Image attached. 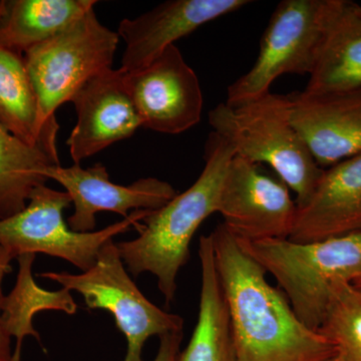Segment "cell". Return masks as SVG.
Here are the masks:
<instances>
[{
  "label": "cell",
  "mask_w": 361,
  "mask_h": 361,
  "mask_svg": "<svg viewBox=\"0 0 361 361\" xmlns=\"http://www.w3.org/2000/svg\"><path fill=\"white\" fill-rule=\"evenodd\" d=\"M216 270L237 361H329L332 344L297 317L282 292L239 240L220 224L211 233Z\"/></svg>",
  "instance_id": "1"
},
{
  "label": "cell",
  "mask_w": 361,
  "mask_h": 361,
  "mask_svg": "<svg viewBox=\"0 0 361 361\" xmlns=\"http://www.w3.org/2000/svg\"><path fill=\"white\" fill-rule=\"evenodd\" d=\"M235 156L223 137L211 133L206 142L205 166L198 179L159 210L142 220L139 236L116 243L130 274L155 275L166 305L174 300L178 275L190 257V244L202 223L218 212L221 187Z\"/></svg>",
  "instance_id": "2"
},
{
  "label": "cell",
  "mask_w": 361,
  "mask_h": 361,
  "mask_svg": "<svg viewBox=\"0 0 361 361\" xmlns=\"http://www.w3.org/2000/svg\"><path fill=\"white\" fill-rule=\"evenodd\" d=\"M291 106L292 94L268 92L239 106L218 104L209 113V123L235 156L269 165L296 194V205L300 207L310 200L324 169L294 129Z\"/></svg>",
  "instance_id": "3"
},
{
  "label": "cell",
  "mask_w": 361,
  "mask_h": 361,
  "mask_svg": "<svg viewBox=\"0 0 361 361\" xmlns=\"http://www.w3.org/2000/svg\"><path fill=\"white\" fill-rule=\"evenodd\" d=\"M239 242L275 278L299 320L315 331L337 285L353 283L361 272V232L305 243L289 238Z\"/></svg>",
  "instance_id": "4"
},
{
  "label": "cell",
  "mask_w": 361,
  "mask_h": 361,
  "mask_svg": "<svg viewBox=\"0 0 361 361\" xmlns=\"http://www.w3.org/2000/svg\"><path fill=\"white\" fill-rule=\"evenodd\" d=\"M118 39V32L102 25L92 8L23 54L44 125L59 126V106L71 102L85 82L111 68Z\"/></svg>",
  "instance_id": "5"
},
{
  "label": "cell",
  "mask_w": 361,
  "mask_h": 361,
  "mask_svg": "<svg viewBox=\"0 0 361 361\" xmlns=\"http://www.w3.org/2000/svg\"><path fill=\"white\" fill-rule=\"evenodd\" d=\"M334 0H283L271 16L255 63L229 85L225 103L235 106L270 92L278 78L308 75L314 68Z\"/></svg>",
  "instance_id": "6"
},
{
  "label": "cell",
  "mask_w": 361,
  "mask_h": 361,
  "mask_svg": "<svg viewBox=\"0 0 361 361\" xmlns=\"http://www.w3.org/2000/svg\"><path fill=\"white\" fill-rule=\"evenodd\" d=\"M40 277L80 293L90 310H106L114 316L127 341L123 361H142V348L149 337L184 329L180 315L161 310L142 293L128 274L114 240L104 244L90 269L80 274L45 272Z\"/></svg>",
  "instance_id": "7"
},
{
  "label": "cell",
  "mask_w": 361,
  "mask_h": 361,
  "mask_svg": "<svg viewBox=\"0 0 361 361\" xmlns=\"http://www.w3.org/2000/svg\"><path fill=\"white\" fill-rule=\"evenodd\" d=\"M71 204L66 191L47 185L37 187L23 211L0 220V246L13 259L25 254H44L63 259L85 272L94 265L106 242L130 227L141 231L140 222L152 212L135 211L99 231L80 233L73 231L63 219V212Z\"/></svg>",
  "instance_id": "8"
},
{
  "label": "cell",
  "mask_w": 361,
  "mask_h": 361,
  "mask_svg": "<svg viewBox=\"0 0 361 361\" xmlns=\"http://www.w3.org/2000/svg\"><path fill=\"white\" fill-rule=\"evenodd\" d=\"M217 213L228 231L242 241L287 239L295 223L297 205L281 180L234 156L221 187Z\"/></svg>",
  "instance_id": "9"
},
{
  "label": "cell",
  "mask_w": 361,
  "mask_h": 361,
  "mask_svg": "<svg viewBox=\"0 0 361 361\" xmlns=\"http://www.w3.org/2000/svg\"><path fill=\"white\" fill-rule=\"evenodd\" d=\"M126 85L142 127L178 135L200 122L204 103L200 82L176 45L145 68L126 71Z\"/></svg>",
  "instance_id": "10"
},
{
  "label": "cell",
  "mask_w": 361,
  "mask_h": 361,
  "mask_svg": "<svg viewBox=\"0 0 361 361\" xmlns=\"http://www.w3.org/2000/svg\"><path fill=\"white\" fill-rule=\"evenodd\" d=\"M47 176L70 195L75 212L68 217V225L80 233L94 232L97 215L103 211L127 218L135 211L159 210L178 194L170 183L157 178L140 179L130 186L115 184L101 163L87 169L80 164L71 167L51 166Z\"/></svg>",
  "instance_id": "11"
},
{
  "label": "cell",
  "mask_w": 361,
  "mask_h": 361,
  "mask_svg": "<svg viewBox=\"0 0 361 361\" xmlns=\"http://www.w3.org/2000/svg\"><path fill=\"white\" fill-rule=\"evenodd\" d=\"M77 123L66 145L73 164L123 141L142 127L126 85V71L113 68L85 82L71 99Z\"/></svg>",
  "instance_id": "12"
},
{
  "label": "cell",
  "mask_w": 361,
  "mask_h": 361,
  "mask_svg": "<svg viewBox=\"0 0 361 361\" xmlns=\"http://www.w3.org/2000/svg\"><path fill=\"white\" fill-rule=\"evenodd\" d=\"M249 4L248 0H169L134 20H123L118 28L125 42L121 68L129 73L145 68L177 40Z\"/></svg>",
  "instance_id": "13"
},
{
  "label": "cell",
  "mask_w": 361,
  "mask_h": 361,
  "mask_svg": "<svg viewBox=\"0 0 361 361\" xmlns=\"http://www.w3.org/2000/svg\"><path fill=\"white\" fill-rule=\"evenodd\" d=\"M291 123L320 168L361 153V87L292 94Z\"/></svg>",
  "instance_id": "14"
},
{
  "label": "cell",
  "mask_w": 361,
  "mask_h": 361,
  "mask_svg": "<svg viewBox=\"0 0 361 361\" xmlns=\"http://www.w3.org/2000/svg\"><path fill=\"white\" fill-rule=\"evenodd\" d=\"M361 232V153L324 170L302 206L289 239L320 241Z\"/></svg>",
  "instance_id": "15"
},
{
  "label": "cell",
  "mask_w": 361,
  "mask_h": 361,
  "mask_svg": "<svg viewBox=\"0 0 361 361\" xmlns=\"http://www.w3.org/2000/svg\"><path fill=\"white\" fill-rule=\"evenodd\" d=\"M361 87V4L334 0L322 47L304 92H343Z\"/></svg>",
  "instance_id": "16"
},
{
  "label": "cell",
  "mask_w": 361,
  "mask_h": 361,
  "mask_svg": "<svg viewBox=\"0 0 361 361\" xmlns=\"http://www.w3.org/2000/svg\"><path fill=\"white\" fill-rule=\"evenodd\" d=\"M0 123L59 165L56 147L59 126L42 123L23 54L4 47H0Z\"/></svg>",
  "instance_id": "17"
},
{
  "label": "cell",
  "mask_w": 361,
  "mask_h": 361,
  "mask_svg": "<svg viewBox=\"0 0 361 361\" xmlns=\"http://www.w3.org/2000/svg\"><path fill=\"white\" fill-rule=\"evenodd\" d=\"M201 291L198 320L178 361H237L229 316L216 270L211 235L199 241Z\"/></svg>",
  "instance_id": "18"
},
{
  "label": "cell",
  "mask_w": 361,
  "mask_h": 361,
  "mask_svg": "<svg viewBox=\"0 0 361 361\" xmlns=\"http://www.w3.org/2000/svg\"><path fill=\"white\" fill-rule=\"evenodd\" d=\"M94 0H0V47L23 54L94 8Z\"/></svg>",
  "instance_id": "19"
},
{
  "label": "cell",
  "mask_w": 361,
  "mask_h": 361,
  "mask_svg": "<svg viewBox=\"0 0 361 361\" xmlns=\"http://www.w3.org/2000/svg\"><path fill=\"white\" fill-rule=\"evenodd\" d=\"M35 254H25L18 257V278L13 290L2 299L1 317L9 336L16 337L13 361H21V348L26 336H33L39 343L40 336L33 327V317L42 311H61L73 315L78 305L66 288L47 291L35 283L32 276Z\"/></svg>",
  "instance_id": "20"
},
{
  "label": "cell",
  "mask_w": 361,
  "mask_h": 361,
  "mask_svg": "<svg viewBox=\"0 0 361 361\" xmlns=\"http://www.w3.org/2000/svg\"><path fill=\"white\" fill-rule=\"evenodd\" d=\"M59 166L0 123V220L20 213L30 195L47 183V170Z\"/></svg>",
  "instance_id": "21"
},
{
  "label": "cell",
  "mask_w": 361,
  "mask_h": 361,
  "mask_svg": "<svg viewBox=\"0 0 361 361\" xmlns=\"http://www.w3.org/2000/svg\"><path fill=\"white\" fill-rule=\"evenodd\" d=\"M319 332L339 361H361L360 287L351 282L337 285Z\"/></svg>",
  "instance_id": "22"
},
{
  "label": "cell",
  "mask_w": 361,
  "mask_h": 361,
  "mask_svg": "<svg viewBox=\"0 0 361 361\" xmlns=\"http://www.w3.org/2000/svg\"><path fill=\"white\" fill-rule=\"evenodd\" d=\"M13 257L1 246H0V361H13V353L11 350V336L6 331L1 317V305L4 294H2V280L4 275L11 272V262Z\"/></svg>",
  "instance_id": "23"
},
{
  "label": "cell",
  "mask_w": 361,
  "mask_h": 361,
  "mask_svg": "<svg viewBox=\"0 0 361 361\" xmlns=\"http://www.w3.org/2000/svg\"><path fill=\"white\" fill-rule=\"evenodd\" d=\"M158 353L153 361H178L183 341V330L169 332L159 337Z\"/></svg>",
  "instance_id": "24"
},
{
  "label": "cell",
  "mask_w": 361,
  "mask_h": 361,
  "mask_svg": "<svg viewBox=\"0 0 361 361\" xmlns=\"http://www.w3.org/2000/svg\"><path fill=\"white\" fill-rule=\"evenodd\" d=\"M353 283L361 288V272L360 273V275L355 278V281H353Z\"/></svg>",
  "instance_id": "25"
},
{
  "label": "cell",
  "mask_w": 361,
  "mask_h": 361,
  "mask_svg": "<svg viewBox=\"0 0 361 361\" xmlns=\"http://www.w3.org/2000/svg\"><path fill=\"white\" fill-rule=\"evenodd\" d=\"M329 361H339V360H338V358H337V357H336H336H334V358H332V360H329Z\"/></svg>",
  "instance_id": "26"
}]
</instances>
